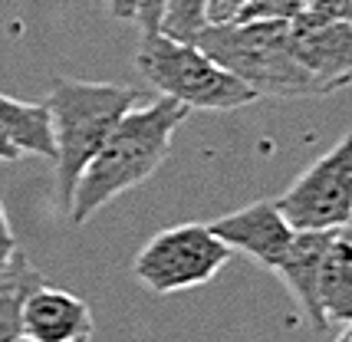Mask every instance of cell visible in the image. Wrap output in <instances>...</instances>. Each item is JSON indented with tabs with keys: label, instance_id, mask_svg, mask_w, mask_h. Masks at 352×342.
Returning <instances> with one entry per match:
<instances>
[{
	"label": "cell",
	"instance_id": "cell-1",
	"mask_svg": "<svg viewBox=\"0 0 352 342\" xmlns=\"http://www.w3.org/2000/svg\"><path fill=\"white\" fill-rule=\"evenodd\" d=\"M188 112L191 109H184L182 102L165 95L145 99L142 106H132L125 112L106 135L102 148L92 155L86 171L79 174L73 204H69V220L82 227L109 201H116L119 194L152 178L168 158L171 139L178 125L188 119Z\"/></svg>",
	"mask_w": 352,
	"mask_h": 342
},
{
	"label": "cell",
	"instance_id": "cell-2",
	"mask_svg": "<svg viewBox=\"0 0 352 342\" xmlns=\"http://www.w3.org/2000/svg\"><path fill=\"white\" fill-rule=\"evenodd\" d=\"M138 102H145V95L132 86L89 82V79L53 82L43 106L53 128V181H56V207L63 214H69L79 174L102 148L116 122Z\"/></svg>",
	"mask_w": 352,
	"mask_h": 342
},
{
	"label": "cell",
	"instance_id": "cell-3",
	"mask_svg": "<svg viewBox=\"0 0 352 342\" xmlns=\"http://www.w3.org/2000/svg\"><path fill=\"white\" fill-rule=\"evenodd\" d=\"M211 60L241 79L250 93L270 99H309L322 95L320 82L296 60L287 20H228L214 23L191 40Z\"/></svg>",
	"mask_w": 352,
	"mask_h": 342
},
{
	"label": "cell",
	"instance_id": "cell-4",
	"mask_svg": "<svg viewBox=\"0 0 352 342\" xmlns=\"http://www.w3.org/2000/svg\"><path fill=\"white\" fill-rule=\"evenodd\" d=\"M135 66L148 79V86H155L165 99L182 102L184 109L234 112L257 99L204 49H198L191 40H175L168 33H142Z\"/></svg>",
	"mask_w": 352,
	"mask_h": 342
},
{
	"label": "cell",
	"instance_id": "cell-5",
	"mask_svg": "<svg viewBox=\"0 0 352 342\" xmlns=\"http://www.w3.org/2000/svg\"><path fill=\"white\" fill-rule=\"evenodd\" d=\"M234 250L211 233L208 224H178L158 231L138 250L132 273L152 293L171 296L214 280L230 264Z\"/></svg>",
	"mask_w": 352,
	"mask_h": 342
},
{
	"label": "cell",
	"instance_id": "cell-6",
	"mask_svg": "<svg viewBox=\"0 0 352 342\" xmlns=\"http://www.w3.org/2000/svg\"><path fill=\"white\" fill-rule=\"evenodd\" d=\"M274 204L293 231H336L352 224V128Z\"/></svg>",
	"mask_w": 352,
	"mask_h": 342
},
{
	"label": "cell",
	"instance_id": "cell-7",
	"mask_svg": "<svg viewBox=\"0 0 352 342\" xmlns=\"http://www.w3.org/2000/svg\"><path fill=\"white\" fill-rule=\"evenodd\" d=\"M296 60L320 82L322 95L352 86V20L296 16L290 23Z\"/></svg>",
	"mask_w": 352,
	"mask_h": 342
},
{
	"label": "cell",
	"instance_id": "cell-8",
	"mask_svg": "<svg viewBox=\"0 0 352 342\" xmlns=\"http://www.w3.org/2000/svg\"><path fill=\"white\" fill-rule=\"evenodd\" d=\"M214 237H221L230 250H241L250 260H257L267 270H280L287 250L293 244V227L287 224V218L276 211L274 198L267 201H254L241 207V211H230L224 218H217L214 224H208Z\"/></svg>",
	"mask_w": 352,
	"mask_h": 342
},
{
	"label": "cell",
	"instance_id": "cell-9",
	"mask_svg": "<svg viewBox=\"0 0 352 342\" xmlns=\"http://www.w3.org/2000/svg\"><path fill=\"white\" fill-rule=\"evenodd\" d=\"M20 329L30 342H79L92 336V316L86 299L43 283L27 296Z\"/></svg>",
	"mask_w": 352,
	"mask_h": 342
},
{
	"label": "cell",
	"instance_id": "cell-10",
	"mask_svg": "<svg viewBox=\"0 0 352 342\" xmlns=\"http://www.w3.org/2000/svg\"><path fill=\"white\" fill-rule=\"evenodd\" d=\"M326 233L329 231H296L293 233V244L280 264V280L287 283L290 296L296 299V306L303 310V316L309 319V326L322 332L326 326V316L320 310V260H322V247H326Z\"/></svg>",
	"mask_w": 352,
	"mask_h": 342
},
{
	"label": "cell",
	"instance_id": "cell-11",
	"mask_svg": "<svg viewBox=\"0 0 352 342\" xmlns=\"http://www.w3.org/2000/svg\"><path fill=\"white\" fill-rule=\"evenodd\" d=\"M320 310L326 326L352 323V224L326 233L320 260Z\"/></svg>",
	"mask_w": 352,
	"mask_h": 342
},
{
	"label": "cell",
	"instance_id": "cell-12",
	"mask_svg": "<svg viewBox=\"0 0 352 342\" xmlns=\"http://www.w3.org/2000/svg\"><path fill=\"white\" fill-rule=\"evenodd\" d=\"M0 132L20 148V155H40L53 161V128L43 102H23L0 95Z\"/></svg>",
	"mask_w": 352,
	"mask_h": 342
},
{
	"label": "cell",
	"instance_id": "cell-13",
	"mask_svg": "<svg viewBox=\"0 0 352 342\" xmlns=\"http://www.w3.org/2000/svg\"><path fill=\"white\" fill-rule=\"evenodd\" d=\"M43 273L27 260V253L16 247L10 264L0 270V342H16L23 339V329H20V319H23V303L27 296L43 286Z\"/></svg>",
	"mask_w": 352,
	"mask_h": 342
},
{
	"label": "cell",
	"instance_id": "cell-14",
	"mask_svg": "<svg viewBox=\"0 0 352 342\" xmlns=\"http://www.w3.org/2000/svg\"><path fill=\"white\" fill-rule=\"evenodd\" d=\"M208 3L211 0H165L158 33H168L175 40H195L208 27Z\"/></svg>",
	"mask_w": 352,
	"mask_h": 342
},
{
	"label": "cell",
	"instance_id": "cell-15",
	"mask_svg": "<svg viewBox=\"0 0 352 342\" xmlns=\"http://www.w3.org/2000/svg\"><path fill=\"white\" fill-rule=\"evenodd\" d=\"M247 7H250V0H211V3H208V27L237 20Z\"/></svg>",
	"mask_w": 352,
	"mask_h": 342
},
{
	"label": "cell",
	"instance_id": "cell-16",
	"mask_svg": "<svg viewBox=\"0 0 352 342\" xmlns=\"http://www.w3.org/2000/svg\"><path fill=\"white\" fill-rule=\"evenodd\" d=\"M162 14H165V0H142V7H138V14H135V23L142 27V33H158Z\"/></svg>",
	"mask_w": 352,
	"mask_h": 342
},
{
	"label": "cell",
	"instance_id": "cell-17",
	"mask_svg": "<svg viewBox=\"0 0 352 342\" xmlns=\"http://www.w3.org/2000/svg\"><path fill=\"white\" fill-rule=\"evenodd\" d=\"M142 0H109V14L116 20H135Z\"/></svg>",
	"mask_w": 352,
	"mask_h": 342
},
{
	"label": "cell",
	"instance_id": "cell-18",
	"mask_svg": "<svg viewBox=\"0 0 352 342\" xmlns=\"http://www.w3.org/2000/svg\"><path fill=\"white\" fill-rule=\"evenodd\" d=\"M16 158H20V148L0 132V161H16Z\"/></svg>",
	"mask_w": 352,
	"mask_h": 342
},
{
	"label": "cell",
	"instance_id": "cell-19",
	"mask_svg": "<svg viewBox=\"0 0 352 342\" xmlns=\"http://www.w3.org/2000/svg\"><path fill=\"white\" fill-rule=\"evenodd\" d=\"M14 250H16V240L14 237H7V240H0V270L10 264V257H14Z\"/></svg>",
	"mask_w": 352,
	"mask_h": 342
},
{
	"label": "cell",
	"instance_id": "cell-20",
	"mask_svg": "<svg viewBox=\"0 0 352 342\" xmlns=\"http://www.w3.org/2000/svg\"><path fill=\"white\" fill-rule=\"evenodd\" d=\"M7 237H14V233H10V220H7V211H3V201H0V240H7Z\"/></svg>",
	"mask_w": 352,
	"mask_h": 342
},
{
	"label": "cell",
	"instance_id": "cell-21",
	"mask_svg": "<svg viewBox=\"0 0 352 342\" xmlns=\"http://www.w3.org/2000/svg\"><path fill=\"white\" fill-rule=\"evenodd\" d=\"M336 342H352V323H346V326H339Z\"/></svg>",
	"mask_w": 352,
	"mask_h": 342
},
{
	"label": "cell",
	"instance_id": "cell-22",
	"mask_svg": "<svg viewBox=\"0 0 352 342\" xmlns=\"http://www.w3.org/2000/svg\"><path fill=\"white\" fill-rule=\"evenodd\" d=\"M16 342H30V339H16ZM79 342H89V339H79Z\"/></svg>",
	"mask_w": 352,
	"mask_h": 342
}]
</instances>
